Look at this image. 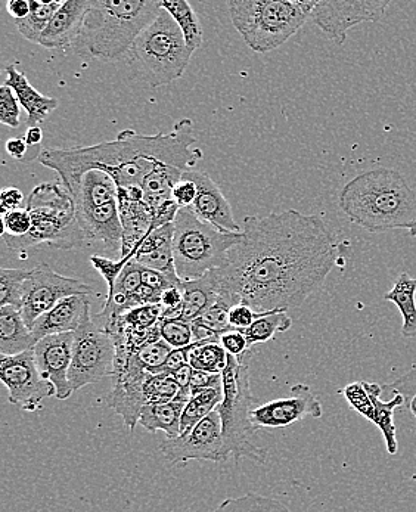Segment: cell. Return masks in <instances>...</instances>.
<instances>
[{
  "label": "cell",
  "instance_id": "cell-30",
  "mask_svg": "<svg viewBox=\"0 0 416 512\" xmlns=\"http://www.w3.org/2000/svg\"><path fill=\"white\" fill-rule=\"evenodd\" d=\"M386 302L393 303L402 315V335L416 338V278L408 272H402L394 281L393 288L384 294Z\"/></svg>",
  "mask_w": 416,
  "mask_h": 512
},
{
  "label": "cell",
  "instance_id": "cell-16",
  "mask_svg": "<svg viewBox=\"0 0 416 512\" xmlns=\"http://www.w3.org/2000/svg\"><path fill=\"white\" fill-rule=\"evenodd\" d=\"M322 414L324 408L312 389L307 384H296L291 387L290 396L254 408L251 421L257 430L284 428L304 418H321Z\"/></svg>",
  "mask_w": 416,
  "mask_h": 512
},
{
  "label": "cell",
  "instance_id": "cell-24",
  "mask_svg": "<svg viewBox=\"0 0 416 512\" xmlns=\"http://www.w3.org/2000/svg\"><path fill=\"white\" fill-rule=\"evenodd\" d=\"M67 191L73 197L76 213L116 203L119 198L116 181L101 170H89L68 186Z\"/></svg>",
  "mask_w": 416,
  "mask_h": 512
},
{
  "label": "cell",
  "instance_id": "cell-3",
  "mask_svg": "<svg viewBox=\"0 0 416 512\" xmlns=\"http://www.w3.org/2000/svg\"><path fill=\"white\" fill-rule=\"evenodd\" d=\"M340 209L371 234L411 229L416 222V191L397 170L377 167L360 173L341 189Z\"/></svg>",
  "mask_w": 416,
  "mask_h": 512
},
{
  "label": "cell",
  "instance_id": "cell-25",
  "mask_svg": "<svg viewBox=\"0 0 416 512\" xmlns=\"http://www.w3.org/2000/svg\"><path fill=\"white\" fill-rule=\"evenodd\" d=\"M5 71L6 80L3 85L9 86L14 91L21 107L27 111V117H29L27 126H39L40 123L48 119L52 111L57 110L58 105H60L58 99L37 92L31 86L29 79L21 71H18L14 64H9Z\"/></svg>",
  "mask_w": 416,
  "mask_h": 512
},
{
  "label": "cell",
  "instance_id": "cell-5",
  "mask_svg": "<svg viewBox=\"0 0 416 512\" xmlns=\"http://www.w3.org/2000/svg\"><path fill=\"white\" fill-rule=\"evenodd\" d=\"M33 225L26 237H3L9 250L24 254L30 248L48 244L58 250H76L86 241L77 220L73 197L62 183H40L26 201Z\"/></svg>",
  "mask_w": 416,
  "mask_h": 512
},
{
  "label": "cell",
  "instance_id": "cell-48",
  "mask_svg": "<svg viewBox=\"0 0 416 512\" xmlns=\"http://www.w3.org/2000/svg\"><path fill=\"white\" fill-rule=\"evenodd\" d=\"M262 313L254 312L248 304H235L229 310V322L234 330L244 332Z\"/></svg>",
  "mask_w": 416,
  "mask_h": 512
},
{
  "label": "cell",
  "instance_id": "cell-46",
  "mask_svg": "<svg viewBox=\"0 0 416 512\" xmlns=\"http://www.w3.org/2000/svg\"><path fill=\"white\" fill-rule=\"evenodd\" d=\"M21 104L9 86L0 88V123L17 129L20 126Z\"/></svg>",
  "mask_w": 416,
  "mask_h": 512
},
{
  "label": "cell",
  "instance_id": "cell-1",
  "mask_svg": "<svg viewBox=\"0 0 416 512\" xmlns=\"http://www.w3.org/2000/svg\"><path fill=\"white\" fill-rule=\"evenodd\" d=\"M338 256V242L318 214L287 210L247 216L242 241L213 271L217 293L231 307L287 312L324 285Z\"/></svg>",
  "mask_w": 416,
  "mask_h": 512
},
{
  "label": "cell",
  "instance_id": "cell-10",
  "mask_svg": "<svg viewBox=\"0 0 416 512\" xmlns=\"http://www.w3.org/2000/svg\"><path fill=\"white\" fill-rule=\"evenodd\" d=\"M116 366V343L113 337L102 331L90 316L88 321L74 332L73 362L70 381L73 393L89 384L99 383L102 378L113 377Z\"/></svg>",
  "mask_w": 416,
  "mask_h": 512
},
{
  "label": "cell",
  "instance_id": "cell-56",
  "mask_svg": "<svg viewBox=\"0 0 416 512\" xmlns=\"http://www.w3.org/2000/svg\"><path fill=\"white\" fill-rule=\"evenodd\" d=\"M24 139H26L30 148H39L43 141V130L40 129V126L29 127Z\"/></svg>",
  "mask_w": 416,
  "mask_h": 512
},
{
  "label": "cell",
  "instance_id": "cell-50",
  "mask_svg": "<svg viewBox=\"0 0 416 512\" xmlns=\"http://www.w3.org/2000/svg\"><path fill=\"white\" fill-rule=\"evenodd\" d=\"M42 151L40 147L30 148L24 138H11L6 142V152L18 161L30 163V161L39 160Z\"/></svg>",
  "mask_w": 416,
  "mask_h": 512
},
{
  "label": "cell",
  "instance_id": "cell-12",
  "mask_svg": "<svg viewBox=\"0 0 416 512\" xmlns=\"http://www.w3.org/2000/svg\"><path fill=\"white\" fill-rule=\"evenodd\" d=\"M0 381L8 389L9 402L26 412L39 411L43 400L57 394L54 384L40 375L33 349L17 356L2 355Z\"/></svg>",
  "mask_w": 416,
  "mask_h": 512
},
{
  "label": "cell",
  "instance_id": "cell-51",
  "mask_svg": "<svg viewBox=\"0 0 416 512\" xmlns=\"http://www.w3.org/2000/svg\"><path fill=\"white\" fill-rule=\"evenodd\" d=\"M222 387V374H210V372L195 371L192 372L191 378V394L204 392L208 389H216Z\"/></svg>",
  "mask_w": 416,
  "mask_h": 512
},
{
  "label": "cell",
  "instance_id": "cell-45",
  "mask_svg": "<svg viewBox=\"0 0 416 512\" xmlns=\"http://www.w3.org/2000/svg\"><path fill=\"white\" fill-rule=\"evenodd\" d=\"M129 262L130 260H113L110 259V257L98 256V254L90 256V263H92L93 268L101 273L102 278L107 282L108 294L113 293L114 288H116L117 281H119L121 272H123L124 266Z\"/></svg>",
  "mask_w": 416,
  "mask_h": 512
},
{
  "label": "cell",
  "instance_id": "cell-17",
  "mask_svg": "<svg viewBox=\"0 0 416 512\" xmlns=\"http://www.w3.org/2000/svg\"><path fill=\"white\" fill-rule=\"evenodd\" d=\"M74 332L48 335L37 341L34 346V361L40 375L54 384L55 397L67 400L73 394L68 381L71 362H73Z\"/></svg>",
  "mask_w": 416,
  "mask_h": 512
},
{
  "label": "cell",
  "instance_id": "cell-52",
  "mask_svg": "<svg viewBox=\"0 0 416 512\" xmlns=\"http://www.w3.org/2000/svg\"><path fill=\"white\" fill-rule=\"evenodd\" d=\"M194 344L195 343H192L191 346L183 347V349H173L169 359L164 363L163 368L158 369L155 374H173V372L178 371V369L183 368V366L189 365V355H191Z\"/></svg>",
  "mask_w": 416,
  "mask_h": 512
},
{
  "label": "cell",
  "instance_id": "cell-22",
  "mask_svg": "<svg viewBox=\"0 0 416 512\" xmlns=\"http://www.w3.org/2000/svg\"><path fill=\"white\" fill-rule=\"evenodd\" d=\"M92 6V0H67L55 12L48 29L40 39V46L61 49L73 45L82 30L83 21Z\"/></svg>",
  "mask_w": 416,
  "mask_h": 512
},
{
  "label": "cell",
  "instance_id": "cell-53",
  "mask_svg": "<svg viewBox=\"0 0 416 512\" xmlns=\"http://www.w3.org/2000/svg\"><path fill=\"white\" fill-rule=\"evenodd\" d=\"M24 195L18 188H3L0 194V210L2 214L12 210L24 209Z\"/></svg>",
  "mask_w": 416,
  "mask_h": 512
},
{
  "label": "cell",
  "instance_id": "cell-14",
  "mask_svg": "<svg viewBox=\"0 0 416 512\" xmlns=\"http://www.w3.org/2000/svg\"><path fill=\"white\" fill-rule=\"evenodd\" d=\"M388 6H390V0H355V2L322 0L316 3L310 20L337 45H344L347 33L353 27L383 20Z\"/></svg>",
  "mask_w": 416,
  "mask_h": 512
},
{
  "label": "cell",
  "instance_id": "cell-15",
  "mask_svg": "<svg viewBox=\"0 0 416 512\" xmlns=\"http://www.w3.org/2000/svg\"><path fill=\"white\" fill-rule=\"evenodd\" d=\"M148 375L135 353L126 359H116L113 390L107 396V405L123 417L130 431H135L145 406L144 386Z\"/></svg>",
  "mask_w": 416,
  "mask_h": 512
},
{
  "label": "cell",
  "instance_id": "cell-27",
  "mask_svg": "<svg viewBox=\"0 0 416 512\" xmlns=\"http://www.w3.org/2000/svg\"><path fill=\"white\" fill-rule=\"evenodd\" d=\"M183 293L182 315L180 319L185 322H194L204 315L210 307L219 302L216 278L214 272L191 281H182L180 284Z\"/></svg>",
  "mask_w": 416,
  "mask_h": 512
},
{
  "label": "cell",
  "instance_id": "cell-37",
  "mask_svg": "<svg viewBox=\"0 0 416 512\" xmlns=\"http://www.w3.org/2000/svg\"><path fill=\"white\" fill-rule=\"evenodd\" d=\"M210 512H293L284 502L269 496L247 493L238 498H228Z\"/></svg>",
  "mask_w": 416,
  "mask_h": 512
},
{
  "label": "cell",
  "instance_id": "cell-18",
  "mask_svg": "<svg viewBox=\"0 0 416 512\" xmlns=\"http://www.w3.org/2000/svg\"><path fill=\"white\" fill-rule=\"evenodd\" d=\"M119 213L123 225L120 259L132 260L145 238L154 231V217L141 186L119 188Z\"/></svg>",
  "mask_w": 416,
  "mask_h": 512
},
{
  "label": "cell",
  "instance_id": "cell-26",
  "mask_svg": "<svg viewBox=\"0 0 416 512\" xmlns=\"http://www.w3.org/2000/svg\"><path fill=\"white\" fill-rule=\"evenodd\" d=\"M191 396V389H182L173 402L163 403V405H145L142 408L139 424L149 433L164 431L167 439H176L180 436L183 409Z\"/></svg>",
  "mask_w": 416,
  "mask_h": 512
},
{
  "label": "cell",
  "instance_id": "cell-21",
  "mask_svg": "<svg viewBox=\"0 0 416 512\" xmlns=\"http://www.w3.org/2000/svg\"><path fill=\"white\" fill-rule=\"evenodd\" d=\"M76 214L86 240L102 242L111 256H119L120 259L123 225L120 220L119 203L116 201Z\"/></svg>",
  "mask_w": 416,
  "mask_h": 512
},
{
  "label": "cell",
  "instance_id": "cell-20",
  "mask_svg": "<svg viewBox=\"0 0 416 512\" xmlns=\"http://www.w3.org/2000/svg\"><path fill=\"white\" fill-rule=\"evenodd\" d=\"M90 316V296L67 297L37 319L31 334L37 343L48 335L76 332Z\"/></svg>",
  "mask_w": 416,
  "mask_h": 512
},
{
  "label": "cell",
  "instance_id": "cell-19",
  "mask_svg": "<svg viewBox=\"0 0 416 512\" xmlns=\"http://www.w3.org/2000/svg\"><path fill=\"white\" fill-rule=\"evenodd\" d=\"M183 176L197 185V200L192 204L191 209L203 222L210 223L222 232H234V234L242 232L232 213L231 204L226 200L222 189L206 172L189 170L183 173Z\"/></svg>",
  "mask_w": 416,
  "mask_h": 512
},
{
  "label": "cell",
  "instance_id": "cell-34",
  "mask_svg": "<svg viewBox=\"0 0 416 512\" xmlns=\"http://www.w3.org/2000/svg\"><path fill=\"white\" fill-rule=\"evenodd\" d=\"M222 400L223 387L192 394L191 399L183 409L182 420H180V436L191 431L198 422L203 421L211 412L216 411Z\"/></svg>",
  "mask_w": 416,
  "mask_h": 512
},
{
  "label": "cell",
  "instance_id": "cell-57",
  "mask_svg": "<svg viewBox=\"0 0 416 512\" xmlns=\"http://www.w3.org/2000/svg\"><path fill=\"white\" fill-rule=\"evenodd\" d=\"M406 406H408L409 411L412 412V415L416 418V394L411 397V399L408 400V403H406Z\"/></svg>",
  "mask_w": 416,
  "mask_h": 512
},
{
  "label": "cell",
  "instance_id": "cell-35",
  "mask_svg": "<svg viewBox=\"0 0 416 512\" xmlns=\"http://www.w3.org/2000/svg\"><path fill=\"white\" fill-rule=\"evenodd\" d=\"M189 365L195 371L222 374L228 366V353L223 349L220 341H201L192 347Z\"/></svg>",
  "mask_w": 416,
  "mask_h": 512
},
{
  "label": "cell",
  "instance_id": "cell-23",
  "mask_svg": "<svg viewBox=\"0 0 416 512\" xmlns=\"http://www.w3.org/2000/svg\"><path fill=\"white\" fill-rule=\"evenodd\" d=\"M173 237H175V225L173 223L155 229L142 242L141 247L133 256V260L144 268L164 273L175 282H182V279L176 273Z\"/></svg>",
  "mask_w": 416,
  "mask_h": 512
},
{
  "label": "cell",
  "instance_id": "cell-13",
  "mask_svg": "<svg viewBox=\"0 0 416 512\" xmlns=\"http://www.w3.org/2000/svg\"><path fill=\"white\" fill-rule=\"evenodd\" d=\"M160 451L170 464L188 461H228L229 456L223 443L222 421L217 409L198 422L188 433L176 439L166 437L160 443Z\"/></svg>",
  "mask_w": 416,
  "mask_h": 512
},
{
  "label": "cell",
  "instance_id": "cell-49",
  "mask_svg": "<svg viewBox=\"0 0 416 512\" xmlns=\"http://www.w3.org/2000/svg\"><path fill=\"white\" fill-rule=\"evenodd\" d=\"M197 194L198 189L195 182L182 176V179H180V181L176 183L175 188H173L172 198L173 201L178 204L179 209H188V207H192V204L197 200Z\"/></svg>",
  "mask_w": 416,
  "mask_h": 512
},
{
  "label": "cell",
  "instance_id": "cell-29",
  "mask_svg": "<svg viewBox=\"0 0 416 512\" xmlns=\"http://www.w3.org/2000/svg\"><path fill=\"white\" fill-rule=\"evenodd\" d=\"M363 383H365L366 392H368L372 403H374V417H372L371 422L383 434L387 452L390 455H396L397 451H399V445H397L394 412H396V409L406 405L405 397L402 394H394L393 399L383 402V399H381L383 387L380 384L368 383V381H363Z\"/></svg>",
  "mask_w": 416,
  "mask_h": 512
},
{
  "label": "cell",
  "instance_id": "cell-7",
  "mask_svg": "<svg viewBox=\"0 0 416 512\" xmlns=\"http://www.w3.org/2000/svg\"><path fill=\"white\" fill-rule=\"evenodd\" d=\"M253 352L242 358L228 355V366L222 372L223 400L217 406L222 421V436L229 458L237 461L248 458L257 464H265L268 451L254 442L256 425L251 412L260 405L250 389V361Z\"/></svg>",
  "mask_w": 416,
  "mask_h": 512
},
{
  "label": "cell",
  "instance_id": "cell-58",
  "mask_svg": "<svg viewBox=\"0 0 416 512\" xmlns=\"http://www.w3.org/2000/svg\"><path fill=\"white\" fill-rule=\"evenodd\" d=\"M409 237L416 238V222L414 223V226H412L411 229H409Z\"/></svg>",
  "mask_w": 416,
  "mask_h": 512
},
{
  "label": "cell",
  "instance_id": "cell-33",
  "mask_svg": "<svg viewBox=\"0 0 416 512\" xmlns=\"http://www.w3.org/2000/svg\"><path fill=\"white\" fill-rule=\"evenodd\" d=\"M160 5L172 15L173 20L178 24L188 48L192 52L198 51L203 45V29H201L200 20H198L194 8L185 0H176V2L160 0Z\"/></svg>",
  "mask_w": 416,
  "mask_h": 512
},
{
  "label": "cell",
  "instance_id": "cell-38",
  "mask_svg": "<svg viewBox=\"0 0 416 512\" xmlns=\"http://www.w3.org/2000/svg\"><path fill=\"white\" fill-rule=\"evenodd\" d=\"M27 269H0V307H23L24 284L29 279Z\"/></svg>",
  "mask_w": 416,
  "mask_h": 512
},
{
  "label": "cell",
  "instance_id": "cell-28",
  "mask_svg": "<svg viewBox=\"0 0 416 512\" xmlns=\"http://www.w3.org/2000/svg\"><path fill=\"white\" fill-rule=\"evenodd\" d=\"M36 344L20 310L12 306L0 307V353L17 356L34 349Z\"/></svg>",
  "mask_w": 416,
  "mask_h": 512
},
{
  "label": "cell",
  "instance_id": "cell-2",
  "mask_svg": "<svg viewBox=\"0 0 416 512\" xmlns=\"http://www.w3.org/2000/svg\"><path fill=\"white\" fill-rule=\"evenodd\" d=\"M192 130L194 127L189 119L180 120L170 133L154 136L139 135L135 130L126 129L119 133L116 141L70 150H43L37 161L54 170L65 188L89 170L107 173L119 188H142L145 179L160 167H175L185 173L194 170L203 160V151L197 147Z\"/></svg>",
  "mask_w": 416,
  "mask_h": 512
},
{
  "label": "cell",
  "instance_id": "cell-36",
  "mask_svg": "<svg viewBox=\"0 0 416 512\" xmlns=\"http://www.w3.org/2000/svg\"><path fill=\"white\" fill-rule=\"evenodd\" d=\"M291 327H293V319L287 312L262 313L253 325L244 331V335L251 347L268 343L275 337L276 332H287Z\"/></svg>",
  "mask_w": 416,
  "mask_h": 512
},
{
  "label": "cell",
  "instance_id": "cell-6",
  "mask_svg": "<svg viewBox=\"0 0 416 512\" xmlns=\"http://www.w3.org/2000/svg\"><path fill=\"white\" fill-rule=\"evenodd\" d=\"M316 0H229L235 29L251 51L268 54L291 39L312 17Z\"/></svg>",
  "mask_w": 416,
  "mask_h": 512
},
{
  "label": "cell",
  "instance_id": "cell-41",
  "mask_svg": "<svg viewBox=\"0 0 416 512\" xmlns=\"http://www.w3.org/2000/svg\"><path fill=\"white\" fill-rule=\"evenodd\" d=\"M172 352L173 347L169 346L163 338H160V340L152 341V343H148L147 346L139 349L138 352H135V355L142 368L148 374L154 375L158 369L163 368L164 363L167 362Z\"/></svg>",
  "mask_w": 416,
  "mask_h": 512
},
{
  "label": "cell",
  "instance_id": "cell-55",
  "mask_svg": "<svg viewBox=\"0 0 416 512\" xmlns=\"http://www.w3.org/2000/svg\"><path fill=\"white\" fill-rule=\"evenodd\" d=\"M192 372H194V368H192L191 365H186L170 375L178 381V384L182 389H189V386H191Z\"/></svg>",
  "mask_w": 416,
  "mask_h": 512
},
{
  "label": "cell",
  "instance_id": "cell-44",
  "mask_svg": "<svg viewBox=\"0 0 416 512\" xmlns=\"http://www.w3.org/2000/svg\"><path fill=\"white\" fill-rule=\"evenodd\" d=\"M33 220L30 211L18 209L3 214L2 237L21 238L29 234Z\"/></svg>",
  "mask_w": 416,
  "mask_h": 512
},
{
  "label": "cell",
  "instance_id": "cell-9",
  "mask_svg": "<svg viewBox=\"0 0 416 512\" xmlns=\"http://www.w3.org/2000/svg\"><path fill=\"white\" fill-rule=\"evenodd\" d=\"M130 55L141 64L149 85L160 88L183 76L194 52L186 45L172 15L161 8L158 17L136 39Z\"/></svg>",
  "mask_w": 416,
  "mask_h": 512
},
{
  "label": "cell",
  "instance_id": "cell-8",
  "mask_svg": "<svg viewBox=\"0 0 416 512\" xmlns=\"http://www.w3.org/2000/svg\"><path fill=\"white\" fill-rule=\"evenodd\" d=\"M173 225V256L182 281L198 279L222 268L231 248L242 241V232L219 231L203 222L191 207L180 209Z\"/></svg>",
  "mask_w": 416,
  "mask_h": 512
},
{
  "label": "cell",
  "instance_id": "cell-4",
  "mask_svg": "<svg viewBox=\"0 0 416 512\" xmlns=\"http://www.w3.org/2000/svg\"><path fill=\"white\" fill-rule=\"evenodd\" d=\"M160 11V0H92L71 48L85 60H123Z\"/></svg>",
  "mask_w": 416,
  "mask_h": 512
},
{
  "label": "cell",
  "instance_id": "cell-43",
  "mask_svg": "<svg viewBox=\"0 0 416 512\" xmlns=\"http://www.w3.org/2000/svg\"><path fill=\"white\" fill-rule=\"evenodd\" d=\"M343 394L344 399L349 403L350 408L359 414L360 417L365 420L371 421L374 417V403H372L371 397L366 392L365 383L363 381H356V383L349 384L340 390Z\"/></svg>",
  "mask_w": 416,
  "mask_h": 512
},
{
  "label": "cell",
  "instance_id": "cell-11",
  "mask_svg": "<svg viewBox=\"0 0 416 512\" xmlns=\"http://www.w3.org/2000/svg\"><path fill=\"white\" fill-rule=\"evenodd\" d=\"M93 294L95 288L80 279L67 278L55 272L48 263H40L31 269L29 279L24 284L23 307L20 312L31 330L37 319L54 309L61 300Z\"/></svg>",
  "mask_w": 416,
  "mask_h": 512
},
{
  "label": "cell",
  "instance_id": "cell-47",
  "mask_svg": "<svg viewBox=\"0 0 416 512\" xmlns=\"http://www.w3.org/2000/svg\"><path fill=\"white\" fill-rule=\"evenodd\" d=\"M220 344H222L223 349L226 350L228 355L234 356V358L237 359L251 352L247 337H245L244 332L238 330L225 332V334L220 337Z\"/></svg>",
  "mask_w": 416,
  "mask_h": 512
},
{
  "label": "cell",
  "instance_id": "cell-39",
  "mask_svg": "<svg viewBox=\"0 0 416 512\" xmlns=\"http://www.w3.org/2000/svg\"><path fill=\"white\" fill-rule=\"evenodd\" d=\"M182 387L170 374L148 375L144 386L145 405H163L179 396Z\"/></svg>",
  "mask_w": 416,
  "mask_h": 512
},
{
  "label": "cell",
  "instance_id": "cell-54",
  "mask_svg": "<svg viewBox=\"0 0 416 512\" xmlns=\"http://www.w3.org/2000/svg\"><path fill=\"white\" fill-rule=\"evenodd\" d=\"M6 9L15 21L24 20L30 14V0H9Z\"/></svg>",
  "mask_w": 416,
  "mask_h": 512
},
{
  "label": "cell",
  "instance_id": "cell-40",
  "mask_svg": "<svg viewBox=\"0 0 416 512\" xmlns=\"http://www.w3.org/2000/svg\"><path fill=\"white\" fill-rule=\"evenodd\" d=\"M160 335L173 349H183L194 343L192 324L182 319H161Z\"/></svg>",
  "mask_w": 416,
  "mask_h": 512
},
{
  "label": "cell",
  "instance_id": "cell-42",
  "mask_svg": "<svg viewBox=\"0 0 416 512\" xmlns=\"http://www.w3.org/2000/svg\"><path fill=\"white\" fill-rule=\"evenodd\" d=\"M163 316L161 304H147V306L135 307L121 316V321L127 327L138 331H148L157 327Z\"/></svg>",
  "mask_w": 416,
  "mask_h": 512
},
{
  "label": "cell",
  "instance_id": "cell-31",
  "mask_svg": "<svg viewBox=\"0 0 416 512\" xmlns=\"http://www.w3.org/2000/svg\"><path fill=\"white\" fill-rule=\"evenodd\" d=\"M182 176L183 172L175 167L164 166L152 172L145 179L142 183V191H144L145 203L148 204L151 211L163 206L167 201L173 200V188L182 179Z\"/></svg>",
  "mask_w": 416,
  "mask_h": 512
},
{
  "label": "cell",
  "instance_id": "cell-32",
  "mask_svg": "<svg viewBox=\"0 0 416 512\" xmlns=\"http://www.w3.org/2000/svg\"><path fill=\"white\" fill-rule=\"evenodd\" d=\"M62 3L58 0L51 2H40V0H30L29 17L21 21H15L18 31L24 39L31 43L39 45L43 33L48 29L49 23L54 18L55 12L61 8Z\"/></svg>",
  "mask_w": 416,
  "mask_h": 512
}]
</instances>
